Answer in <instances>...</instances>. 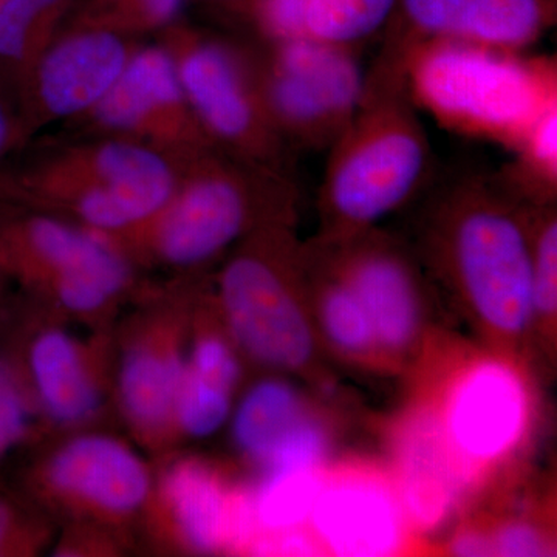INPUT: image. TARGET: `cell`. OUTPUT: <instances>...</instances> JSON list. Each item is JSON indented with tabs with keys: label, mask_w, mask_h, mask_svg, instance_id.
<instances>
[{
	"label": "cell",
	"mask_w": 557,
	"mask_h": 557,
	"mask_svg": "<svg viewBox=\"0 0 557 557\" xmlns=\"http://www.w3.org/2000/svg\"><path fill=\"white\" fill-rule=\"evenodd\" d=\"M410 247L478 343L537 368L525 199L500 172L461 168L440 178Z\"/></svg>",
	"instance_id": "1"
},
{
	"label": "cell",
	"mask_w": 557,
	"mask_h": 557,
	"mask_svg": "<svg viewBox=\"0 0 557 557\" xmlns=\"http://www.w3.org/2000/svg\"><path fill=\"white\" fill-rule=\"evenodd\" d=\"M405 375L434 420L465 512L523 478L541 420L536 369L437 330Z\"/></svg>",
	"instance_id": "2"
},
{
	"label": "cell",
	"mask_w": 557,
	"mask_h": 557,
	"mask_svg": "<svg viewBox=\"0 0 557 557\" xmlns=\"http://www.w3.org/2000/svg\"><path fill=\"white\" fill-rule=\"evenodd\" d=\"M219 304L239 350L335 397L336 380L314 327L304 242L296 237L295 223H273L245 237L220 273Z\"/></svg>",
	"instance_id": "3"
},
{
	"label": "cell",
	"mask_w": 557,
	"mask_h": 557,
	"mask_svg": "<svg viewBox=\"0 0 557 557\" xmlns=\"http://www.w3.org/2000/svg\"><path fill=\"white\" fill-rule=\"evenodd\" d=\"M327 150L318 196L319 239H344L379 226L432 177L434 153L409 87L364 90L354 119Z\"/></svg>",
	"instance_id": "4"
},
{
	"label": "cell",
	"mask_w": 557,
	"mask_h": 557,
	"mask_svg": "<svg viewBox=\"0 0 557 557\" xmlns=\"http://www.w3.org/2000/svg\"><path fill=\"white\" fill-rule=\"evenodd\" d=\"M298 201L295 177L211 148L180 160L170 199L132 228L148 230L164 262L197 267L263 226L295 223Z\"/></svg>",
	"instance_id": "5"
},
{
	"label": "cell",
	"mask_w": 557,
	"mask_h": 557,
	"mask_svg": "<svg viewBox=\"0 0 557 557\" xmlns=\"http://www.w3.org/2000/svg\"><path fill=\"white\" fill-rule=\"evenodd\" d=\"M180 161L141 143L83 135L50 145L7 175L24 199L67 209L89 230L121 233L145 222L174 193Z\"/></svg>",
	"instance_id": "6"
},
{
	"label": "cell",
	"mask_w": 557,
	"mask_h": 557,
	"mask_svg": "<svg viewBox=\"0 0 557 557\" xmlns=\"http://www.w3.org/2000/svg\"><path fill=\"white\" fill-rule=\"evenodd\" d=\"M408 86L454 129L518 148L542 112L557 101L555 67L519 51L458 40H431L409 62Z\"/></svg>",
	"instance_id": "7"
},
{
	"label": "cell",
	"mask_w": 557,
	"mask_h": 557,
	"mask_svg": "<svg viewBox=\"0 0 557 557\" xmlns=\"http://www.w3.org/2000/svg\"><path fill=\"white\" fill-rule=\"evenodd\" d=\"M180 84L211 141L237 159L293 177L295 153L274 127L260 91L255 50L188 25L161 32Z\"/></svg>",
	"instance_id": "8"
},
{
	"label": "cell",
	"mask_w": 557,
	"mask_h": 557,
	"mask_svg": "<svg viewBox=\"0 0 557 557\" xmlns=\"http://www.w3.org/2000/svg\"><path fill=\"white\" fill-rule=\"evenodd\" d=\"M311 240L368 311L387 375H405L438 330L431 318L435 288L412 247L379 226Z\"/></svg>",
	"instance_id": "9"
},
{
	"label": "cell",
	"mask_w": 557,
	"mask_h": 557,
	"mask_svg": "<svg viewBox=\"0 0 557 557\" xmlns=\"http://www.w3.org/2000/svg\"><path fill=\"white\" fill-rule=\"evenodd\" d=\"M263 102L293 153L327 150L361 106L357 53L309 38L255 50Z\"/></svg>",
	"instance_id": "10"
},
{
	"label": "cell",
	"mask_w": 557,
	"mask_h": 557,
	"mask_svg": "<svg viewBox=\"0 0 557 557\" xmlns=\"http://www.w3.org/2000/svg\"><path fill=\"white\" fill-rule=\"evenodd\" d=\"M557 0H398L366 87L408 86L409 62L431 40L523 51L556 24Z\"/></svg>",
	"instance_id": "11"
},
{
	"label": "cell",
	"mask_w": 557,
	"mask_h": 557,
	"mask_svg": "<svg viewBox=\"0 0 557 557\" xmlns=\"http://www.w3.org/2000/svg\"><path fill=\"white\" fill-rule=\"evenodd\" d=\"M309 528L324 556H399L416 552L421 542L381 458H333Z\"/></svg>",
	"instance_id": "12"
},
{
	"label": "cell",
	"mask_w": 557,
	"mask_h": 557,
	"mask_svg": "<svg viewBox=\"0 0 557 557\" xmlns=\"http://www.w3.org/2000/svg\"><path fill=\"white\" fill-rule=\"evenodd\" d=\"M83 135L141 143L175 160L218 148L201 127L161 44L137 47L112 89L76 120Z\"/></svg>",
	"instance_id": "13"
},
{
	"label": "cell",
	"mask_w": 557,
	"mask_h": 557,
	"mask_svg": "<svg viewBox=\"0 0 557 557\" xmlns=\"http://www.w3.org/2000/svg\"><path fill=\"white\" fill-rule=\"evenodd\" d=\"M132 40L91 25H65L20 90L21 135L90 112L126 69L138 47Z\"/></svg>",
	"instance_id": "14"
},
{
	"label": "cell",
	"mask_w": 557,
	"mask_h": 557,
	"mask_svg": "<svg viewBox=\"0 0 557 557\" xmlns=\"http://www.w3.org/2000/svg\"><path fill=\"white\" fill-rule=\"evenodd\" d=\"M386 461L420 541L457 522L467 497L426 406L408 394L386 429Z\"/></svg>",
	"instance_id": "15"
},
{
	"label": "cell",
	"mask_w": 557,
	"mask_h": 557,
	"mask_svg": "<svg viewBox=\"0 0 557 557\" xmlns=\"http://www.w3.org/2000/svg\"><path fill=\"white\" fill-rule=\"evenodd\" d=\"M11 248L51 277L62 306L73 311L101 309L131 278L129 262L106 234L50 215L25 220Z\"/></svg>",
	"instance_id": "16"
},
{
	"label": "cell",
	"mask_w": 557,
	"mask_h": 557,
	"mask_svg": "<svg viewBox=\"0 0 557 557\" xmlns=\"http://www.w3.org/2000/svg\"><path fill=\"white\" fill-rule=\"evenodd\" d=\"M311 314L330 359L361 372L387 375L372 322L350 285L313 240L304 242Z\"/></svg>",
	"instance_id": "17"
},
{
	"label": "cell",
	"mask_w": 557,
	"mask_h": 557,
	"mask_svg": "<svg viewBox=\"0 0 557 557\" xmlns=\"http://www.w3.org/2000/svg\"><path fill=\"white\" fill-rule=\"evenodd\" d=\"M50 479L58 490L115 512L138 508L149 491L138 457L115 440L94 435L62 448L51 461Z\"/></svg>",
	"instance_id": "18"
},
{
	"label": "cell",
	"mask_w": 557,
	"mask_h": 557,
	"mask_svg": "<svg viewBox=\"0 0 557 557\" xmlns=\"http://www.w3.org/2000/svg\"><path fill=\"white\" fill-rule=\"evenodd\" d=\"M329 401V397L318 392L310 395L284 376L260 380L234 412V445L260 468L278 443Z\"/></svg>",
	"instance_id": "19"
},
{
	"label": "cell",
	"mask_w": 557,
	"mask_h": 557,
	"mask_svg": "<svg viewBox=\"0 0 557 557\" xmlns=\"http://www.w3.org/2000/svg\"><path fill=\"white\" fill-rule=\"evenodd\" d=\"M168 496L190 547L205 553L231 549L239 491H230L205 465L183 463L168 478Z\"/></svg>",
	"instance_id": "20"
},
{
	"label": "cell",
	"mask_w": 557,
	"mask_h": 557,
	"mask_svg": "<svg viewBox=\"0 0 557 557\" xmlns=\"http://www.w3.org/2000/svg\"><path fill=\"white\" fill-rule=\"evenodd\" d=\"M30 368L40 401L54 420L76 423L100 405L78 348L64 333H44L33 344Z\"/></svg>",
	"instance_id": "21"
},
{
	"label": "cell",
	"mask_w": 557,
	"mask_h": 557,
	"mask_svg": "<svg viewBox=\"0 0 557 557\" xmlns=\"http://www.w3.org/2000/svg\"><path fill=\"white\" fill-rule=\"evenodd\" d=\"M75 7L76 0H0V65L9 70L17 90Z\"/></svg>",
	"instance_id": "22"
},
{
	"label": "cell",
	"mask_w": 557,
	"mask_h": 557,
	"mask_svg": "<svg viewBox=\"0 0 557 557\" xmlns=\"http://www.w3.org/2000/svg\"><path fill=\"white\" fill-rule=\"evenodd\" d=\"M533 273V319L537 359L555 366L557 332L556 200L525 199Z\"/></svg>",
	"instance_id": "23"
},
{
	"label": "cell",
	"mask_w": 557,
	"mask_h": 557,
	"mask_svg": "<svg viewBox=\"0 0 557 557\" xmlns=\"http://www.w3.org/2000/svg\"><path fill=\"white\" fill-rule=\"evenodd\" d=\"M185 364L153 348L131 351L121 369V398L127 416L141 428H160L174 412Z\"/></svg>",
	"instance_id": "24"
},
{
	"label": "cell",
	"mask_w": 557,
	"mask_h": 557,
	"mask_svg": "<svg viewBox=\"0 0 557 557\" xmlns=\"http://www.w3.org/2000/svg\"><path fill=\"white\" fill-rule=\"evenodd\" d=\"M325 468L285 469L262 474L258 487L251 491L255 542L309 528Z\"/></svg>",
	"instance_id": "25"
},
{
	"label": "cell",
	"mask_w": 557,
	"mask_h": 557,
	"mask_svg": "<svg viewBox=\"0 0 557 557\" xmlns=\"http://www.w3.org/2000/svg\"><path fill=\"white\" fill-rule=\"evenodd\" d=\"M397 5L398 0H307L306 36L357 51L387 27Z\"/></svg>",
	"instance_id": "26"
},
{
	"label": "cell",
	"mask_w": 557,
	"mask_h": 557,
	"mask_svg": "<svg viewBox=\"0 0 557 557\" xmlns=\"http://www.w3.org/2000/svg\"><path fill=\"white\" fill-rule=\"evenodd\" d=\"M183 3L185 0H76L67 24L91 25L134 39L166 30L177 22Z\"/></svg>",
	"instance_id": "27"
},
{
	"label": "cell",
	"mask_w": 557,
	"mask_h": 557,
	"mask_svg": "<svg viewBox=\"0 0 557 557\" xmlns=\"http://www.w3.org/2000/svg\"><path fill=\"white\" fill-rule=\"evenodd\" d=\"M236 387L209 373L185 366L174 412L190 437L205 438L225 426L233 412Z\"/></svg>",
	"instance_id": "28"
},
{
	"label": "cell",
	"mask_w": 557,
	"mask_h": 557,
	"mask_svg": "<svg viewBox=\"0 0 557 557\" xmlns=\"http://www.w3.org/2000/svg\"><path fill=\"white\" fill-rule=\"evenodd\" d=\"M306 2L307 0H256L249 17L262 33L267 44L307 38L304 24Z\"/></svg>",
	"instance_id": "29"
},
{
	"label": "cell",
	"mask_w": 557,
	"mask_h": 557,
	"mask_svg": "<svg viewBox=\"0 0 557 557\" xmlns=\"http://www.w3.org/2000/svg\"><path fill=\"white\" fill-rule=\"evenodd\" d=\"M28 423V410L13 373L0 364V458L22 437Z\"/></svg>",
	"instance_id": "30"
},
{
	"label": "cell",
	"mask_w": 557,
	"mask_h": 557,
	"mask_svg": "<svg viewBox=\"0 0 557 557\" xmlns=\"http://www.w3.org/2000/svg\"><path fill=\"white\" fill-rule=\"evenodd\" d=\"M21 137L20 124L14 123L5 106L0 101V160Z\"/></svg>",
	"instance_id": "31"
},
{
	"label": "cell",
	"mask_w": 557,
	"mask_h": 557,
	"mask_svg": "<svg viewBox=\"0 0 557 557\" xmlns=\"http://www.w3.org/2000/svg\"><path fill=\"white\" fill-rule=\"evenodd\" d=\"M11 525H13V515L10 508L3 502H0V553L5 548L11 534Z\"/></svg>",
	"instance_id": "32"
},
{
	"label": "cell",
	"mask_w": 557,
	"mask_h": 557,
	"mask_svg": "<svg viewBox=\"0 0 557 557\" xmlns=\"http://www.w3.org/2000/svg\"><path fill=\"white\" fill-rule=\"evenodd\" d=\"M211 2L219 3V5L225 7L228 10L239 11V13L248 14L249 16L256 0H211Z\"/></svg>",
	"instance_id": "33"
}]
</instances>
